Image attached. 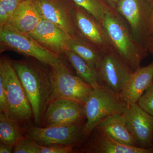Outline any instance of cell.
<instances>
[{"instance_id":"cell-14","label":"cell","mask_w":153,"mask_h":153,"mask_svg":"<svg viewBox=\"0 0 153 153\" xmlns=\"http://www.w3.org/2000/svg\"><path fill=\"white\" fill-rule=\"evenodd\" d=\"M28 35L42 47L60 56L68 50V44L72 37L62 28L44 19Z\"/></svg>"},{"instance_id":"cell-32","label":"cell","mask_w":153,"mask_h":153,"mask_svg":"<svg viewBox=\"0 0 153 153\" xmlns=\"http://www.w3.org/2000/svg\"><path fill=\"white\" fill-rule=\"evenodd\" d=\"M153 34V9L151 15L149 28V36Z\"/></svg>"},{"instance_id":"cell-24","label":"cell","mask_w":153,"mask_h":153,"mask_svg":"<svg viewBox=\"0 0 153 153\" xmlns=\"http://www.w3.org/2000/svg\"><path fill=\"white\" fill-rule=\"evenodd\" d=\"M137 103L146 112L153 117V83L141 96Z\"/></svg>"},{"instance_id":"cell-1","label":"cell","mask_w":153,"mask_h":153,"mask_svg":"<svg viewBox=\"0 0 153 153\" xmlns=\"http://www.w3.org/2000/svg\"><path fill=\"white\" fill-rule=\"evenodd\" d=\"M11 60L30 102L35 123L41 126L51 94L50 67L39 61Z\"/></svg>"},{"instance_id":"cell-16","label":"cell","mask_w":153,"mask_h":153,"mask_svg":"<svg viewBox=\"0 0 153 153\" xmlns=\"http://www.w3.org/2000/svg\"><path fill=\"white\" fill-rule=\"evenodd\" d=\"M43 19L35 0H24L10 16L4 27L19 33L29 34Z\"/></svg>"},{"instance_id":"cell-21","label":"cell","mask_w":153,"mask_h":153,"mask_svg":"<svg viewBox=\"0 0 153 153\" xmlns=\"http://www.w3.org/2000/svg\"><path fill=\"white\" fill-rule=\"evenodd\" d=\"M63 55L75 69L77 76L92 86L99 84L96 70L86 61L68 49L64 52Z\"/></svg>"},{"instance_id":"cell-18","label":"cell","mask_w":153,"mask_h":153,"mask_svg":"<svg viewBox=\"0 0 153 153\" xmlns=\"http://www.w3.org/2000/svg\"><path fill=\"white\" fill-rule=\"evenodd\" d=\"M96 127L120 143L139 147L128 128L124 113L108 117Z\"/></svg>"},{"instance_id":"cell-30","label":"cell","mask_w":153,"mask_h":153,"mask_svg":"<svg viewBox=\"0 0 153 153\" xmlns=\"http://www.w3.org/2000/svg\"><path fill=\"white\" fill-rule=\"evenodd\" d=\"M14 146L5 144L1 143L0 144V153H13Z\"/></svg>"},{"instance_id":"cell-11","label":"cell","mask_w":153,"mask_h":153,"mask_svg":"<svg viewBox=\"0 0 153 153\" xmlns=\"http://www.w3.org/2000/svg\"><path fill=\"white\" fill-rule=\"evenodd\" d=\"M72 20L77 35L89 41L102 52L112 48L101 23L76 4L72 12Z\"/></svg>"},{"instance_id":"cell-25","label":"cell","mask_w":153,"mask_h":153,"mask_svg":"<svg viewBox=\"0 0 153 153\" xmlns=\"http://www.w3.org/2000/svg\"><path fill=\"white\" fill-rule=\"evenodd\" d=\"M74 147L64 145H41L40 153H71Z\"/></svg>"},{"instance_id":"cell-6","label":"cell","mask_w":153,"mask_h":153,"mask_svg":"<svg viewBox=\"0 0 153 153\" xmlns=\"http://www.w3.org/2000/svg\"><path fill=\"white\" fill-rule=\"evenodd\" d=\"M50 75L52 89L49 103L56 99L65 98L85 104L93 90V86L73 75L66 64L50 67Z\"/></svg>"},{"instance_id":"cell-34","label":"cell","mask_w":153,"mask_h":153,"mask_svg":"<svg viewBox=\"0 0 153 153\" xmlns=\"http://www.w3.org/2000/svg\"><path fill=\"white\" fill-rule=\"evenodd\" d=\"M151 5H152V7L153 8V0L152 1V3H151Z\"/></svg>"},{"instance_id":"cell-19","label":"cell","mask_w":153,"mask_h":153,"mask_svg":"<svg viewBox=\"0 0 153 153\" xmlns=\"http://www.w3.org/2000/svg\"><path fill=\"white\" fill-rule=\"evenodd\" d=\"M68 49L79 55L96 70L102 53L97 47L77 35L71 38Z\"/></svg>"},{"instance_id":"cell-5","label":"cell","mask_w":153,"mask_h":153,"mask_svg":"<svg viewBox=\"0 0 153 153\" xmlns=\"http://www.w3.org/2000/svg\"><path fill=\"white\" fill-rule=\"evenodd\" d=\"M1 50H11L35 58L50 67L66 65L62 56L42 47L30 35L6 27L0 28Z\"/></svg>"},{"instance_id":"cell-2","label":"cell","mask_w":153,"mask_h":153,"mask_svg":"<svg viewBox=\"0 0 153 153\" xmlns=\"http://www.w3.org/2000/svg\"><path fill=\"white\" fill-rule=\"evenodd\" d=\"M100 23L113 48L135 71L149 55L146 47L137 40L116 11L105 15Z\"/></svg>"},{"instance_id":"cell-22","label":"cell","mask_w":153,"mask_h":153,"mask_svg":"<svg viewBox=\"0 0 153 153\" xmlns=\"http://www.w3.org/2000/svg\"><path fill=\"white\" fill-rule=\"evenodd\" d=\"M101 22L107 14L116 11L104 0H71Z\"/></svg>"},{"instance_id":"cell-15","label":"cell","mask_w":153,"mask_h":153,"mask_svg":"<svg viewBox=\"0 0 153 153\" xmlns=\"http://www.w3.org/2000/svg\"><path fill=\"white\" fill-rule=\"evenodd\" d=\"M81 152L86 153H153L146 149L122 144L95 127L84 141Z\"/></svg>"},{"instance_id":"cell-13","label":"cell","mask_w":153,"mask_h":153,"mask_svg":"<svg viewBox=\"0 0 153 153\" xmlns=\"http://www.w3.org/2000/svg\"><path fill=\"white\" fill-rule=\"evenodd\" d=\"M43 19L52 22L69 33L76 34L72 20L75 4L71 0H35Z\"/></svg>"},{"instance_id":"cell-8","label":"cell","mask_w":153,"mask_h":153,"mask_svg":"<svg viewBox=\"0 0 153 153\" xmlns=\"http://www.w3.org/2000/svg\"><path fill=\"white\" fill-rule=\"evenodd\" d=\"M83 121L68 125L40 127L29 126L26 137L41 145H64L80 146L83 142Z\"/></svg>"},{"instance_id":"cell-29","label":"cell","mask_w":153,"mask_h":153,"mask_svg":"<svg viewBox=\"0 0 153 153\" xmlns=\"http://www.w3.org/2000/svg\"><path fill=\"white\" fill-rule=\"evenodd\" d=\"M146 47L148 52L153 55V34L148 36L147 38Z\"/></svg>"},{"instance_id":"cell-9","label":"cell","mask_w":153,"mask_h":153,"mask_svg":"<svg viewBox=\"0 0 153 153\" xmlns=\"http://www.w3.org/2000/svg\"><path fill=\"white\" fill-rule=\"evenodd\" d=\"M153 9L146 0H120L116 8L134 36L145 47Z\"/></svg>"},{"instance_id":"cell-33","label":"cell","mask_w":153,"mask_h":153,"mask_svg":"<svg viewBox=\"0 0 153 153\" xmlns=\"http://www.w3.org/2000/svg\"><path fill=\"white\" fill-rule=\"evenodd\" d=\"M146 1H147L151 3L152 1L153 0H146Z\"/></svg>"},{"instance_id":"cell-10","label":"cell","mask_w":153,"mask_h":153,"mask_svg":"<svg viewBox=\"0 0 153 153\" xmlns=\"http://www.w3.org/2000/svg\"><path fill=\"white\" fill-rule=\"evenodd\" d=\"M86 119L84 104L70 99H56L50 102L41 120L43 127L68 125Z\"/></svg>"},{"instance_id":"cell-7","label":"cell","mask_w":153,"mask_h":153,"mask_svg":"<svg viewBox=\"0 0 153 153\" xmlns=\"http://www.w3.org/2000/svg\"><path fill=\"white\" fill-rule=\"evenodd\" d=\"M96 71L99 84L118 94L134 71L113 47L102 52Z\"/></svg>"},{"instance_id":"cell-3","label":"cell","mask_w":153,"mask_h":153,"mask_svg":"<svg viewBox=\"0 0 153 153\" xmlns=\"http://www.w3.org/2000/svg\"><path fill=\"white\" fill-rule=\"evenodd\" d=\"M128 106L120 94L99 84L93 86L84 104L86 120L82 129L83 141L100 122L111 115L123 113Z\"/></svg>"},{"instance_id":"cell-12","label":"cell","mask_w":153,"mask_h":153,"mask_svg":"<svg viewBox=\"0 0 153 153\" xmlns=\"http://www.w3.org/2000/svg\"><path fill=\"white\" fill-rule=\"evenodd\" d=\"M124 114L128 128L139 147L153 148V117L137 103L128 105Z\"/></svg>"},{"instance_id":"cell-26","label":"cell","mask_w":153,"mask_h":153,"mask_svg":"<svg viewBox=\"0 0 153 153\" xmlns=\"http://www.w3.org/2000/svg\"><path fill=\"white\" fill-rule=\"evenodd\" d=\"M0 111L1 112L4 113L10 116V108L5 88L1 81H0Z\"/></svg>"},{"instance_id":"cell-27","label":"cell","mask_w":153,"mask_h":153,"mask_svg":"<svg viewBox=\"0 0 153 153\" xmlns=\"http://www.w3.org/2000/svg\"><path fill=\"white\" fill-rule=\"evenodd\" d=\"M24 0H0V6L10 16Z\"/></svg>"},{"instance_id":"cell-20","label":"cell","mask_w":153,"mask_h":153,"mask_svg":"<svg viewBox=\"0 0 153 153\" xmlns=\"http://www.w3.org/2000/svg\"><path fill=\"white\" fill-rule=\"evenodd\" d=\"M20 124L3 112L0 113L1 143L14 146L24 138Z\"/></svg>"},{"instance_id":"cell-23","label":"cell","mask_w":153,"mask_h":153,"mask_svg":"<svg viewBox=\"0 0 153 153\" xmlns=\"http://www.w3.org/2000/svg\"><path fill=\"white\" fill-rule=\"evenodd\" d=\"M41 145L25 137L14 146L13 153H40Z\"/></svg>"},{"instance_id":"cell-31","label":"cell","mask_w":153,"mask_h":153,"mask_svg":"<svg viewBox=\"0 0 153 153\" xmlns=\"http://www.w3.org/2000/svg\"><path fill=\"white\" fill-rule=\"evenodd\" d=\"M110 7L116 10V8L120 0H104Z\"/></svg>"},{"instance_id":"cell-28","label":"cell","mask_w":153,"mask_h":153,"mask_svg":"<svg viewBox=\"0 0 153 153\" xmlns=\"http://www.w3.org/2000/svg\"><path fill=\"white\" fill-rule=\"evenodd\" d=\"M10 16L2 7L0 6V28L4 27L7 25Z\"/></svg>"},{"instance_id":"cell-4","label":"cell","mask_w":153,"mask_h":153,"mask_svg":"<svg viewBox=\"0 0 153 153\" xmlns=\"http://www.w3.org/2000/svg\"><path fill=\"white\" fill-rule=\"evenodd\" d=\"M0 81L7 96L9 117L21 125L26 124L33 117L32 107L12 60L4 56L0 59Z\"/></svg>"},{"instance_id":"cell-17","label":"cell","mask_w":153,"mask_h":153,"mask_svg":"<svg viewBox=\"0 0 153 153\" xmlns=\"http://www.w3.org/2000/svg\"><path fill=\"white\" fill-rule=\"evenodd\" d=\"M153 83V61L134 71L120 94L128 105L134 104Z\"/></svg>"}]
</instances>
